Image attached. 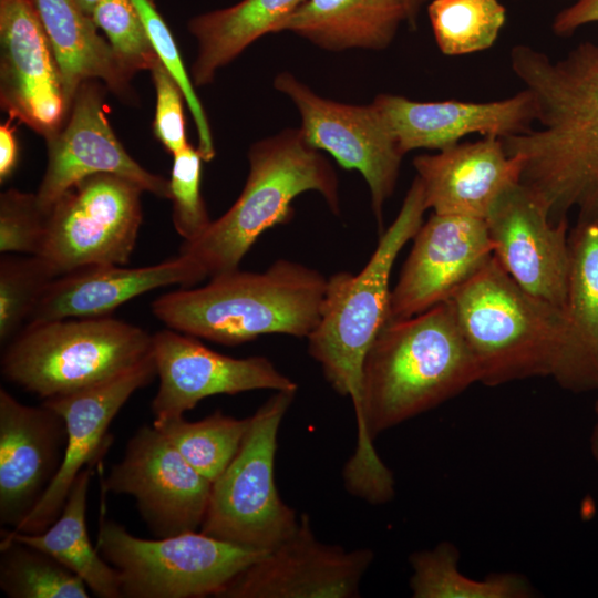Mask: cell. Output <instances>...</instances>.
Returning a JSON list of instances; mask_svg holds the SVG:
<instances>
[{
	"label": "cell",
	"instance_id": "6da1fadb",
	"mask_svg": "<svg viewBox=\"0 0 598 598\" xmlns=\"http://www.w3.org/2000/svg\"><path fill=\"white\" fill-rule=\"evenodd\" d=\"M476 382L478 368L452 299L411 318L385 321L363 362L354 409L357 445L342 471L348 492L372 505L389 502L395 482L374 439Z\"/></svg>",
	"mask_w": 598,
	"mask_h": 598
},
{
	"label": "cell",
	"instance_id": "7a4b0ae2",
	"mask_svg": "<svg viewBox=\"0 0 598 598\" xmlns=\"http://www.w3.org/2000/svg\"><path fill=\"white\" fill-rule=\"evenodd\" d=\"M511 66L536 107V127L501 138L509 155L524 159L520 183L542 198L553 221L577 210V223H598V42H582L558 60L515 45Z\"/></svg>",
	"mask_w": 598,
	"mask_h": 598
},
{
	"label": "cell",
	"instance_id": "3957f363",
	"mask_svg": "<svg viewBox=\"0 0 598 598\" xmlns=\"http://www.w3.org/2000/svg\"><path fill=\"white\" fill-rule=\"evenodd\" d=\"M451 299L481 383L550 377L566 389L573 339L564 309L525 291L493 255Z\"/></svg>",
	"mask_w": 598,
	"mask_h": 598
},
{
	"label": "cell",
	"instance_id": "277c9868",
	"mask_svg": "<svg viewBox=\"0 0 598 598\" xmlns=\"http://www.w3.org/2000/svg\"><path fill=\"white\" fill-rule=\"evenodd\" d=\"M327 280L313 268L278 259L265 271L238 268L203 287L164 293L152 311L169 329L225 346L271 333L307 339L319 321Z\"/></svg>",
	"mask_w": 598,
	"mask_h": 598
},
{
	"label": "cell",
	"instance_id": "5b68a950",
	"mask_svg": "<svg viewBox=\"0 0 598 598\" xmlns=\"http://www.w3.org/2000/svg\"><path fill=\"white\" fill-rule=\"evenodd\" d=\"M248 161L249 173L235 203L202 236L181 247L205 278L238 269L264 231L291 218L293 199L306 192L319 193L332 213H340L337 174L300 127L254 143Z\"/></svg>",
	"mask_w": 598,
	"mask_h": 598
},
{
	"label": "cell",
	"instance_id": "8992f818",
	"mask_svg": "<svg viewBox=\"0 0 598 598\" xmlns=\"http://www.w3.org/2000/svg\"><path fill=\"white\" fill-rule=\"evenodd\" d=\"M425 210L423 188L415 176L365 266L357 274L338 271L327 280L319 321L307 337L308 352L332 389L351 399L353 409L360 401L364 358L388 318L394 261L420 229Z\"/></svg>",
	"mask_w": 598,
	"mask_h": 598
},
{
	"label": "cell",
	"instance_id": "52a82bcc",
	"mask_svg": "<svg viewBox=\"0 0 598 598\" xmlns=\"http://www.w3.org/2000/svg\"><path fill=\"white\" fill-rule=\"evenodd\" d=\"M152 348L153 334L111 316L28 323L7 344L1 373L47 400L115 378Z\"/></svg>",
	"mask_w": 598,
	"mask_h": 598
},
{
	"label": "cell",
	"instance_id": "ba28073f",
	"mask_svg": "<svg viewBox=\"0 0 598 598\" xmlns=\"http://www.w3.org/2000/svg\"><path fill=\"white\" fill-rule=\"evenodd\" d=\"M295 395L275 391L249 416L238 452L212 483L200 532L267 551L295 533L299 518L281 499L275 481L278 432Z\"/></svg>",
	"mask_w": 598,
	"mask_h": 598
},
{
	"label": "cell",
	"instance_id": "9c48e42d",
	"mask_svg": "<svg viewBox=\"0 0 598 598\" xmlns=\"http://www.w3.org/2000/svg\"><path fill=\"white\" fill-rule=\"evenodd\" d=\"M95 546L116 569L122 598L216 597L237 574L268 553L197 530L141 538L105 517Z\"/></svg>",
	"mask_w": 598,
	"mask_h": 598
},
{
	"label": "cell",
	"instance_id": "30bf717a",
	"mask_svg": "<svg viewBox=\"0 0 598 598\" xmlns=\"http://www.w3.org/2000/svg\"><path fill=\"white\" fill-rule=\"evenodd\" d=\"M133 181L110 173L90 175L61 195L47 213L39 256L55 277L95 266H124L143 219Z\"/></svg>",
	"mask_w": 598,
	"mask_h": 598
},
{
	"label": "cell",
	"instance_id": "8fae6325",
	"mask_svg": "<svg viewBox=\"0 0 598 598\" xmlns=\"http://www.w3.org/2000/svg\"><path fill=\"white\" fill-rule=\"evenodd\" d=\"M274 86L297 107L307 143L363 176L381 234L383 206L394 192L404 156L382 114L373 103L353 105L322 97L289 72L279 73Z\"/></svg>",
	"mask_w": 598,
	"mask_h": 598
},
{
	"label": "cell",
	"instance_id": "7c38bea8",
	"mask_svg": "<svg viewBox=\"0 0 598 598\" xmlns=\"http://www.w3.org/2000/svg\"><path fill=\"white\" fill-rule=\"evenodd\" d=\"M102 488L132 496L147 527L161 538L202 526L212 482L152 424L130 439L123 458L112 466Z\"/></svg>",
	"mask_w": 598,
	"mask_h": 598
},
{
	"label": "cell",
	"instance_id": "4fadbf2b",
	"mask_svg": "<svg viewBox=\"0 0 598 598\" xmlns=\"http://www.w3.org/2000/svg\"><path fill=\"white\" fill-rule=\"evenodd\" d=\"M373 560L315 535L303 513L295 533L237 574L216 598H354Z\"/></svg>",
	"mask_w": 598,
	"mask_h": 598
},
{
	"label": "cell",
	"instance_id": "5bb4252c",
	"mask_svg": "<svg viewBox=\"0 0 598 598\" xmlns=\"http://www.w3.org/2000/svg\"><path fill=\"white\" fill-rule=\"evenodd\" d=\"M152 352L159 378L152 402L154 424L182 417L198 402L216 394L298 390L297 383L266 357L224 355L196 337L169 328L153 334Z\"/></svg>",
	"mask_w": 598,
	"mask_h": 598
},
{
	"label": "cell",
	"instance_id": "9a60e30c",
	"mask_svg": "<svg viewBox=\"0 0 598 598\" xmlns=\"http://www.w3.org/2000/svg\"><path fill=\"white\" fill-rule=\"evenodd\" d=\"M493 256L528 293L565 309L570 269L567 219L553 221L542 198L523 183L485 218Z\"/></svg>",
	"mask_w": 598,
	"mask_h": 598
},
{
	"label": "cell",
	"instance_id": "2e32d148",
	"mask_svg": "<svg viewBox=\"0 0 598 598\" xmlns=\"http://www.w3.org/2000/svg\"><path fill=\"white\" fill-rule=\"evenodd\" d=\"M96 80L83 82L66 122L47 141L48 163L37 198L47 214L56 199L81 179L100 173L123 176L144 192L169 199V182L141 166L125 151L107 117L105 91Z\"/></svg>",
	"mask_w": 598,
	"mask_h": 598
},
{
	"label": "cell",
	"instance_id": "e0dca14e",
	"mask_svg": "<svg viewBox=\"0 0 598 598\" xmlns=\"http://www.w3.org/2000/svg\"><path fill=\"white\" fill-rule=\"evenodd\" d=\"M0 104L45 140L68 120L61 73L32 0H0Z\"/></svg>",
	"mask_w": 598,
	"mask_h": 598
},
{
	"label": "cell",
	"instance_id": "ac0fdd59",
	"mask_svg": "<svg viewBox=\"0 0 598 598\" xmlns=\"http://www.w3.org/2000/svg\"><path fill=\"white\" fill-rule=\"evenodd\" d=\"M493 255L483 218L435 214L423 223L391 290L386 321L446 301Z\"/></svg>",
	"mask_w": 598,
	"mask_h": 598
},
{
	"label": "cell",
	"instance_id": "d6986e66",
	"mask_svg": "<svg viewBox=\"0 0 598 598\" xmlns=\"http://www.w3.org/2000/svg\"><path fill=\"white\" fill-rule=\"evenodd\" d=\"M157 375L152 354L134 368L87 389L43 400L58 412L66 427V444L56 475L35 507L13 528L35 534L60 515L76 476L103 456L111 444V422L138 389Z\"/></svg>",
	"mask_w": 598,
	"mask_h": 598
},
{
	"label": "cell",
	"instance_id": "ffe728a7",
	"mask_svg": "<svg viewBox=\"0 0 598 598\" xmlns=\"http://www.w3.org/2000/svg\"><path fill=\"white\" fill-rule=\"evenodd\" d=\"M66 444L62 416L0 389V523L18 527L56 475Z\"/></svg>",
	"mask_w": 598,
	"mask_h": 598
},
{
	"label": "cell",
	"instance_id": "44dd1931",
	"mask_svg": "<svg viewBox=\"0 0 598 598\" xmlns=\"http://www.w3.org/2000/svg\"><path fill=\"white\" fill-rule=\"evenodd\" d=\"M374 106L384 117L403 155L414 150L453 146L471 134L507 137L534 126L536 107L523 90L491 102H421L394 94H378Z\"/></svg>",
	"mask_w": 598,
	"mask_h": 598
},
{
	"label": "cell",
	"instance_id": "7402d4cb",
	"mask_svg": "<svg viewBox=\"0 0 598 598\" xmlns=\"http://www.w3.org/2000/svg\"><path fill=\"white\" fill-rule=\"evenodd\" d=\"M427 209L485 219L498 198L520 183L524 159L499 137L484 136L414 157Z\"/></svg>",
	"mask_w": 598,
	"mask_h": 598
},
{
	"label": "cell",
	"instance_id": "603a6c76",
	"mask_svg": "<svg viewBox=\"0 0 598 598\" xmlns=\"http://www.w3.org/2000/svg\"><path fill=\"white\" fill-rule=\"evenodd\" d=\"M204 279L196 262L181 252L173 259L138 268L110 265L80 269L49 285L28 323L110 316L121 305L156 288L190 287Z\"/></svg>",
	"mask_w": 598,
	"mask_h": 598
},
{
	"label": "cell",
	"instance_id": "cb8c5ba5",
	"mask_svg": "<svg viewBox=\"0 0 598 598\" xmlns=\"http://www.w3.org/2000/svg\"><path fill=\"white\" fill-rule=\"evenodd\" d=\"M58 63L65 95L72 106L79 86L102 81L124 102L136 101L132 75L123 68L92 17L75 0H32Z\"/></svg>",
	"mask_w": 598,
	"mask_h": 598
},
{
	"label": "cell",
	"instance_id": "d4e9b609",
	"mask_svg": "<svg viewBox=\"0 0 598 598\" xmlns=\"http://www.w3.org/2000/svg\"><path fill=\"white\" fill-rule=\"evenodd\" d=\"M403 22L412 25L409 0H306L275 33H295L327 51H380Z\"/></svg>",
	"mask_w": 598,
	"mask_h": 598
},
{
	"label": "cell",
	"instance_id": "484cf974",
	"mask_svg": "<svg viewBox=\"0 0 598 598\" xmlns=\"http://www.w3.org/2000/svg\"><path fill=\"white\" fill-rule=\"evenodd\" d=\"M306 0H241L193 17L188 32L197 43L192 66L196 86L210 84L217 72L277 27Z\"/></svg>",
	"mask_w": 598,
	"mask_h": 598
},
{
	"label": "cell",
	"instance_id": "4316f807",
	"mask_svg": "<svg viewBox=\"0 0 598 598\" xmlns=\"http://www.w3.org/2000/svg\"><path fill=\"white\" fill-rule=\"evenodd\" d=\"M93 466L75 478L58 518L43 532L2 530L1 539L32 546L52 556L78 575L101 598H122L120 577L93 546L86 527L87 491Z\"/></svg>",
	"mask_w": 598,
	"mask_h": 598
},
{
	"label": "cell",
	"instance_id": "83f0119b",
	"mask_svg": "<svg viewBox=\"0 0 598 598\" xmlns=\"http://www.w3.org/2000/svg\"><path fill=\"white\" fill-rule=\"evenodd\" d=\"M569 246L564 310L570 324L573 357L566 390L598 391V223H577Z\"/></svg>",
	"mask_w": 598,
	"mask_h": 598
},
{
	"label": "cell",
	"instance_id": "f1b7e54d",
	"mask_svg": "<svg viewBox=\"0 0 598 598\" xmlns=\"http://www.w3.org/2000/svg\"><path fill=\"white\" fill-rule=\"evenodd\" d=\"M458 551L443 542L432 549L410 557V588L414 598H525L532 596L528 582L519 575L506 573L471 578L457 567Z\"/></svg>",
	"mask_w": 598,
	"mask_h": 598
},
{
	"label": "cell",
	"instance_id": "f546056e",
	"mask_svg": "<svg viewBox=\"0 0 598 598\" xmlns=\"http://www.w3.org/2000/svg\"><path fill=\"white\" fill-rule=\"evenodd\" d=\"M153 425L192 467L213 483L238 452L249 416L236 419L215 411L196 422L182 416Z\"/></svg>",
	"mask_w": 598,
	"mask_h": 598
},
{
	"label": "cell",
	"instance_id": "4dcf8cb0",
	"mask_svg": "<svg viewBox=\"0 0 598 598\" xmlns=\"http://www.w3.org/2000/svg\"><path fill=\"white\" fill-rule=\"evenodd\" d=\"M0 554V588L10 598L90 597L78 575L42 550L1 539Z\"/></svg>",
	"mask_w": 598,
	"mask_h": 598
},
{
	"label": "cell",
	"instance_id": "1f68e13d",
	"mask_svg": "<svg viewBox=\"0 0 598 598\" xmlns=\"http://www.w3.org/2000/svg\"><path fill=\"white\" fill-rule=\"evenodd\" d=\"M426 9L440 51L451 56L489 49L506 21L499 0H431Z\"/></svg>",
	"mask_w": 598,
	"mask_h": 598
},
{
	"label": "cell",
	"instance_id": "d6a6232c",
	"mask_svg": "<svg viewBox=\"0 0 598 598\" xmlns=\"http://www.w3.org/2000/svg\"><path fill=\"white\" fill-rule=\"evenodd\" d=\"M56 277L39 256L0 260V341L12 340L28 323L49 285Z\"/></svg>",
	"mask_w": 598,
	"mask_h": 598
},
{
	"label": "cell",
	"instance_id": "836d02e7",
	"mask_svg": "<svg viewBox=\"0 0 598 598\" xmlns=\"http://www.w3.org/2000/svg\"><path fill=\"white\" fill-rule=\"evenodd\" d=\"M132 2L141 16L158 59L185 99L197 131V150L203 159L209 162L216 154L210 126L202 102L195 92L194 83L185 69L175 39L153 0H132Z\"/></svg>",
	"mask_w": 598,
	"mask_h": 598
},
{
	"label": "cell",
	"instance_id": "e575fe53",
	"mask_svg": "<svg viewBox=\"0 0 598 598\" xmlns=\"http://www.w3.org/2000/svg\"><path fill=\"white\" fill-rule=\"evenodd\" d=\"M92 19L132 76L138 71H150L159 60L132 0H103Z\"/></svg>",
	"mask_w": 598,
	"mask_h": 598
},
{
	"label": "cell",
	"instance_id": "d590c367",
	"mask_svg": "<svg viewBox=\"0 0 598 598\" xmlns=\"http://www.w3.org/2000/svg\"><path fill=\"white\" fill-rule=\"evenodd\" d=\"M203 161L197 147L189 143L173 155L168 179L172 218L184 241L197 239L212 223L200 190Z\"/></svg>",
	"mask_w": 598,
	"mask_h": 598
},
{
	"label": "cell",
	"instance_id": "8d00e7d4",
	"mask_svg": "<svg viewBox=\"0 0 598 598\" xmlns=\"http://www.w3.org/2000/svg\"><path fill=\"white\" fill-rule=\"evenodd\" d=\"M47 214L41 209L37 194L16 188L0 195V251L1 254L40 252Z\"/></svg>",
	"mask_w": 598,
	"mask_h": 598
},
{
	"label": "cell",
	"instance_id": "74e56055",
	"mask_svg": "<svg viewBox=\"0 0 598 598\" xmlns=\"http://www.w3.org/2000/svg\"><path fill=\"white\" fill-rule=\"evenodd\" d=\"M150 72L156 92L153 132L162 145L174 155L188 144L183 110L185 99L161 60Z\"/></svg>",
	"mask_w": 598,
	"mask_h": 598
},
{
	"label": "cell",
	"instance_id": "f35d334b",
	"mask_svg": "<svg viewBox=\"0 0 598 598\" xmlns=\"http://www.w3.org/2000/svg\"><path fill=\"white\" fill-rule=\"evenodd\" d=\"M598 22V0H576L554 19L553 30L557 35H570L578 28Z\"/></svg>",
	"mask_w": 598,
	"mask_h": 598
},
{
	"label": "cell",
	"instance_id": "ab89813d",
	"mask_svg": "<svg viewBox=\"0 0 598 598\" xmlns=\"http://www.w3.org/2000/svg\"><path fill=\"white\" fill-rule=\"evenodd\" d=\"M12 118L1 124L0 126V182H6L14 172L19 147L16 136V126L12 124Z\"/></svg>",
	"mask_w": 598,
	"mask_h": 598
},
{
	"label": "cell",
	"instance_id": "60d3db41",
	"mask_svg": "<svg viewBox=\"0 0 598 598\" xmlns=\"http://www.w3.org/2000/svg\"><path fill=\"white\" fill-rule=\"evenodd\" d=\"M595 423L589 439L590 454L598 464V400L595 403Z\"/></svg>",
	"mask_w": 598,
	"mask_h": 598
},
{
	"label": "cell",
	"instance_id": "b9f144b4",
	"mask_svg": "<svg viewBox=\"0 0 598 598\" xmlns=\"http://www.w3.org/2000/svg\"><path fill=\"white\" fill-rule=\"evenodd\" d=\"M431 0H409L411 9L412 25L415 24L417 14L424 4H427Z\"/></svg>",
	"mask_w": 598,
	"mask_h": 598
},
{
	"label": "cell",
	"instance_id": "7bdbcfd3",
	"mask_svg": "<svg viewBox=\"0 0 598 598\" xmlns=\"http://www.w3.org/2000/svg\"><path fill=\"white\" fill-rule=\"evenodd\" d=\"M79 7L89 16L92 17V13L94 9L101 3L103 0H75Z\"/></svg>",
	"mask_w": 598,
	"mask_h": 598
}]
</instances>
